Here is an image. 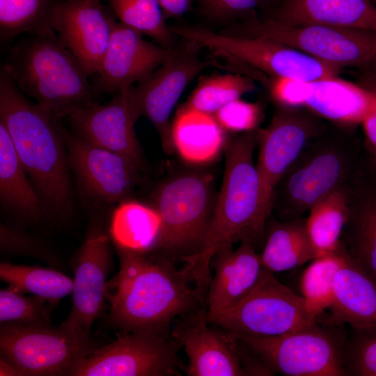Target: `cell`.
Wrapping results in <instances>:
<instances>
[{"label": "cell", "mask_w": 376, "mask_h": 376, "mask_svg": "<svg viewBox=\"0 0 376 376\" xmlns=\"http://www.w3.org/2000/svg\"><path fill=\"white\" fill-rule=\"evenodd\" d=\"M211 276L205 298L207 320L226 311L242 299L257 284L265 268L260 255L250 242H241L219 250L213 257Z\"/></svg>", "instance_id": "cell-22"}, {"label": "cell", "mask_w": 376, "mask_h": 376, "mask_svg": "<svg viewBox=\"0 0 376 376\" xmlns=\"http://www.w3.org/2000/svg\"><path fill=\"white\" fill-rule=\"evenodd\" d=\"M255 89L253 80L239 74L214 75L203 79L186 105L214 114L224 106Z\"/></svg>", "instance_id": "cell-34"}, {"label": "cell", "mask_w": 376, "mask_h": 376, "mask_svg": "<svg viewBox=\"0 0 376 376\" xmlns=\"http://www.w3.org/2000/svg\"><path fill=\"white\" fill-rule=\"evenodd\" d=\"M165 18L178 17L189 8L190 0H159Z\"/></svg>", "instance_id": "cell-43"}, {"label": "cell", "mask_w": 376, "mask_h": 376, "mask_svg": "<svg viewBox=\"0 0 376 376\" xmlns=\"http://www.w3.org/2000/svg\"><path fill=\"white\" fill-rule=\"evenodd\" d=\"M0 375L21 376L19 373L10 363L0 358Z\"/></svg>", "instance_id": "cell-44"}, {"label": "cell", "mask_w": 376, "mask_h": 376, "mask_svg": "<svg viewBox=\"0 0 376 376\" xmlns=\"http://www.w3.org/2000/svg\"><path fill=\"white\" fill-rule=\"evenodd\" d=\"M175 322L171 336L188 358V376L274 375L244 342L210 323L205 306Z\"/></svg>", "instance_id": "cell-9"}, {"label": "cell", "mask_w": 376, "mask_h": 376, "mask_svg": "<svg viewBox=\"0 0 376 376\" xmlns=\"http://www.w3.org/2000/svg\"><path fill=\"white\" fill-rule=\"evenodd\" d=\"M309 82L288 77H270L269 88L276 105L303 108Z\"/></svg>", "instance_id": "cell-40"}, {"label": "cell", "mask_w": 376, "mask_h": 376, "mask_svg": "<svg viewBox=\"0 0 376 376\" xmlns=\"http://www.w3.org/2000/svg\"><path fill=\"white\" fill-rule=\"evenodd\" d=\"M0 121L45 208L48 219L65 224L72 212V188L61 120L29 101L1 68Z\"/></svg>", "instance_id": "cell-2"}, {"label": "cell", "mask_w": 376, "mask_h": 376, "mask_svg": "<svg viewBox=\"0 0 376 376\" xmlns=\"http://www.w3.org/2000/svg\"><path fill=\"white\" fill-rule=\"evenodd\" d=\"M354 129L327 122L277 183L271 214L283 221L301 218L318 202L349 183L365 151Z\"/></svg>", "instance_id": "cell-5"}, {"label": "cell", "mask_w": 376, "mask_h": 376, "mask_svg": "<svg viewBox=\"0 0 376 376\" xmlns=\"http://www.w3.org/2000/svg\"><path fill=\"white\" fill-rule=\"evenodd\" d=\"M213 115L225 131L248 132L257 129L263 113L258 103L240 98L224 106Z\"/></svg>", "instance_id": "cell-39"}, {"label": "cell", "mask_w": 376, "mask_h": 376, "mask_svg": "<svg viewBox=\"0 0 376 376\" xmlns=\"http://www.w3.org/2000/svg\"><path fill=\"white\" fill-rule=\"evenodd\" d=\"M281 1H283V0H278V1H279L278 3L281 2Z\"/></svg>", "instance_id": "cell-46"}, {"label": "cell", "mask_w": 376, "mask_h": 376, "mask_svg": "<svg viewBox=\"0 0 376 376\" xmlns=\"http://www.w3.org/2000/svg\"><path fill=\"white\" fill-rule=\"evenodd\" d=\"M346 185L315 204L309 210L308 217L305 218L306 230L316 258L338 251L348 217Z\"/></svg>", "instance_id": "cell-30"}, {"label": "cell", "mask_w": 376, "mask_h": 376, "mask_svg": "<svg viewBox=\"0 0 376 376\" xmlns=\"http://www.w3.org/2000/svg\"><path fill=\"white\" fill-rule=\"evenodd\" d=\"M209 322L238 334L274 336L317 322L304 298L265 269L255 287L237 304Z\"/></svg>", "instance_id": "cell-12"}, {"label": "cell", "mask_w": 376, "mask_h": 376, "mask_svg": "<svg viewBox=\"0 0 376 376\" xmlns=\"http://www.w3.org/2000/svg\"><path fill=\"white\" fill-rule=\"evenodd\" d=\"M122 24L169 48L173 36L165 23L159 0H107Z\"/></svg>", "instance_id": "cell-33"}, {"label": "cell", "mask_w": 376, "mask_h": 376, "mask_svg": "<svg viewBox=\"0 0 376 376\" xmlns=\"http://www.w3.org/2000/svg\"><path fill=\"white\" fill-rule=\"evenodd\" d=\"M232 334L274 373L287 376H346L342 358L345 337L318 325L317 322L279 336Z\"/></svg>", "instance_id": "cell-11"}, {"label": "cell", "mask_w": 376, "mask_h": 376, "mask_svg": "<svg viewBox=\"0 0 376 376\" xmlns=\"http://www.w3.org/2000/svg\"><path fill=\"white\" fill-rule=\"evenodd\" d=\"M0 251L3 256H24L60 269L63 263L49 245L18 227L1 223Z\"/></svg>", "instance_id": "cell-38"}, {"label": "cell", "mask_w": 376, "mask_h": 376, "mask_svg": "<svg viewBox=\"0 0 376 376\" xmlns=\"http://www.w3.org/2000/svg\"><path fill=\"white\" fill-rule=\"evenodd\" d=\"M171 334L123 333L79 359L70 376H179L186 367Z\"/></svg>", "instance_id": "cell-13"}, {"label": "cell", "mask_w": 376, "mask_h": 376, "mask_svg": "<svg viewBox=\"0 0 376 376\" xmlns=\"http://www.w3.org/2000/svg\"><path fill=\"white\" fill-rule=\"evenodd\" d=\"M315 258L304 217L276 221L269 230L260 254L263 267L272 273L290 270Z\"/></svg>", "instance_id": "cell-29"}, {"label": "cell", "mask_w": 376, "mask_h": 376, "mask_svg": "<svg viewBox=\"0 0 376 376\" xmlns=\"http://www.w3.org/2000/svg\"><path fill=\"white\" fill-rule=\"evenodd\" d=\"M346 188L348 217L338 250L376 282V159L366 148Z\"/></svg>", "instance_id": "cell-21"}, {"label": "cell", "mask_w": 376, "mask_h": 376, "mask_svg": "<svg viewBox=\"0 0 376 376\" xmlns=\"http://www.w3.org/2000/svg\"><path fill=\"white\" fill-rule=\"evenodd\" d=\"M52 0H0V36L7 40L48 25Z\"/></svg>", "instance_id": "cell-35"}, {"label": "cell", "mask_w": 376, "mask_h": 376, "mask_svg": "<svg viewBox=\"0 0 376 376\" xmlns=\"http://www.w3.org/2000/svg\"><path fill=\"white\" fill-rule=\"evenodd\" d=\"M257 143L256 129L228 143L222 185L206 239L200 253L184 263L197 287L205 292L212 276L211 261L219 250L237 241L254 245L265 233L270 216L264 205L261 181L253 160Z\"/></svg>", "instance_id": "cell-3"}, {"label": "cell", "mask_w": 376, "mask_h": 376, "mask_svg": "<svg viewBox=\"0 0 376 376\" xmlns=\"http://www.w3.org/2000/svg\"><path fill=\"white\" fill-rule=\"evenodd\" d=\"M116 248L119 269L107 288L114 329L170 335L173 322L205 306L206 293L183 267L154 253Z\"/></svg>", "instance_id": "cell-1"}, {"label": "cell", "mask_w": 376, "mask_h": 376, "mask_svg": "<svg viewBox=\"0 0 376 376\" xmlns=\"http://www.w3.org/2000/svg\"><path fill=\"white\" fill-rule=\"evenodd\" d=\"M352 329L343 346L345 375L376 376V326Z\"/></svg>", "instance_id": "cell-37"}, {"label": "cell", "mask_w": 376, "mask_h": 376, "mask_svg": "<svg viewBox=\"0 0 376 376\" xmlns=\"http://www.w3.org/2000/svg\"><path fill=\"white\" fill-rule=\"evenodd\" d=\"M113 18L104 10L102 0H63L53 5L48 25L90 77L100 68Z\"/></svg>", "instance_id": "cell-18"}, {"label": "cell", "mask_w": 376, "mask_h": 376, "mask_svg": "<svg viewBox=\"0 0 376 376\" xmlns=\"http://www.w3.org/2000/svg\"><path fill=\"white\" fill-rule=\"evenodd\" d=\"M376 6V0H370Z\"/></svg>", "instance_id": "cell-45"}, {"label": "cell", "mask_w": 376, "mask_h": 376, "mask_svg": "<svg viewBox=\"0 0 376 376\" xmlns=\"http://www.w3.org/2000/svg\"><path fill=\"white\" fill-rule=\"evenodd\" d=\"M327 122L306 109L276 105L267 127L258 130L259 152L256 168L261 181L264 205L269 215L277 183L306 143L322 130Z\"/></svg>", "instance_id": "cell-16"}, {"label": "cell", "mask_w": 376, "mask_h": 376, "mask_svg": "<svg viewBox=\"0 0 376 376\" xmlns=\"http://www.w3.org/2000/svg\"><path fill=\"white\" fill-rule=\"evenodd\" d=\"M160 215L155 206L130 198L113 210L109 233L116 247L142 253L154 251L161 231Z\"/></svg>", "instance_id": "cell-28"}, {"label": "cell", "mask_w": 376, "mask_h": 376, "mask_svg": "<svg viewBox=\"0 0 376 376\" xmlns=\"http://www.w3.org/2000/svg\"><path fill=\"white\" fill-rule=\"evenodd\" d=\"M225 130L214 116L185 104L171 123L175 150L185 161L195 164L214 160L225 146Z\"/></svg>", "instance_id": "cell-26"}, {"label": "cell", "mask_w": 376, "mask_h": 376, "mask_svg": "<svg viewBox=\"0 0 376 376\" xmlns=\"http://www.w3.org/2000/svg\"><path fill=\"white\" fill-rule=\"evenodd\" d=\"M74 133L99 147L130 158L141 169L143 159L134 125L140 118L130 88L118 92L104 104L97 102L74 111L67 117Z\"/></svg>", "instance_id": "cell-20"}, {"label": "cell", "mask_w": 376, "mask_h": 376, "mask_svg": "<svg viewBox=\"0 0 376 376\" xmlns=\"http://www.w3.org/2000/svg\"><path fill=\"white\" fill-rule=\"evenodd\" d=\"M0 198L2 205L31 223L48 219L45 208L15 150L10 135L0 121Z\"/></svg>", "instance_id": "cell-27"}, {"label": "cell", "mask_w": 376, "mask_h": 376, "mask_svg": "<svg viewBox=\"0 0 376 376\" xmlns=\"http://www.w3.org/2000/svg\"><path fill=\"white\" fill-rule=\"evenodd\" d=\"M109 237L103 220L92 219L71 262L72 308L61 325L85 340L91 339L92 326L102 315L107 300V277L112 267Z\"/></svg>", "instance_id": "cell-14"}, {"label": "cell", "mask_w": 376, "mask_h": 376, "mask_svg": "<svg viewBox=\"0 0 376 376\" xmlns=\"http://www.w3.org/2000/svg\"><path fill=\"white\" fill-rule=\"evenodd\" d=\"M1 68L57 120L97 102L86 71L49 26L26 33L9 50Z\"/></svg>", "instance_id": "cell-4"}, {"label": "cell", "mask_w": 376, "mask_h": 376, "mask_svg": "<svg viewBox=\"0 0 376 376\" xmlns=\"http://www.w3.org/2000/svg\"><path fill=\"white\" fill-rule=\"evenodd\" d=\"M0 279L22 293L43 298L53 306L71 295L73 279L52 267L0 263Z\"/></svg>", "instance_id": "cell-31"}, {"label": "cell", "mask_w": 376, "mask_h": 376, "mask_svg": "<svg viewBox=\"0 0 376 376\" xmlns=\"http://www.w3.org/2000/svg\"><path fill=\"white\" fill-rule=\"evenodd\" d=\"M329 308L334 324L352 328L376 326V282L347 256L334 277Z\"/></svg>", "instance_id": "cell-25"}, {"label": "cell", "mask_w": 376, "mask_h": 376, "mask_svg": "<svg viewBox=\"0 0 376 376\" xmlns=\"http://www.w3.org/2000/svg\"><path fill=\"white\" fill-rule=\"evenodd\" d=\"M267 18L287 26L317 24L376 32V6L370 0H283Z\"/></svg>", "instance_id": "cell-23"}, {"label": "cell", "mask_w": 376, "mask_h": 376, "mask_svg": "<svg viewBox=\"0 0 376 376\" xmlns=\"http://www.w3.org/2000/svg\"><path fill=\"white\" fill-rule=\"evenodd\" d=\"M376 103V94L359 83L333 76L309 82L303 108L325 121L355 128Z\"/></svg>", "instance_id": "cell-24"}, {"label": "cell", "mask_w": 376, "mask_h": 376, "mask_svg": "<svg viewBox=\"0 0 376 376\" xmlns=\"http://www.w3.org/2000/svg\"><path fill=\"white\" fill-rule=\"evenodd\" d=\"M346 256L340 251L317 257L303 272L300 279L301 297L311 315L318 318L333 301L334 281Z\"/></svg>", "instance_id": "cell-32"}, {"label": "cell", "mask_w": 376, "mask_h": 376, "mask_svg": "<svg viewBox=\"0 0 376 376\" xmlns=\"http://www.w3.org/2000/svg\"><path fill=\"white\" fill-rule=\"evenodd\" d=\"M359 84L376 94V70L360 72ZM363 130V146L376 159V103L361 124Z\"/></svg>", "instance_id": "cell-42"}, {"label": "cell", "mask_w": 376, "mask_h": 376, "mask_svg": "<svg viewBox=\"0 0 376 376\" xmlns=\"http://www.w3.org/2000/svg\"><path fill=\"white\" fill-rule=\"evenodd\" d=\"M217 197L213 178L207 173H184L162 184L155 203L161 231L151 253L184 263L197 256L206 239Z\"/></svg>", "instance_id": "cell-6"}, {"label": "cell", "mask_w": 376, "mask_h": 376, "mask_svg": "<svg viewBox=\"0 0 376 376\" xmlns=\"http://www.w3.org/2000/svg\"><path fill=\"white\" fill-rule=\"evenodd\" d=\"M274 0H201L204 10L220 19L254 16L258 8L265 7Z\"/></svg>", "instance_id": "cell-41"}, {"label": "cell", "mask_w": 376, "mask_h": 376, "mask_svg": "<svg viewBox=\"0 0 376 376\" xmlns=\"http://www.w3.org/2000/svg\"><path fill=\"white\" fill-rule=\"evenodd\" d=\"M69 167L81 192L100 203L129 198L139 183V167L127 157L93 145L61 123Z\"/></svg>", "instance_id": "cell-17"}, {"label": "cell", "mask_w": 376, "mask_h": 376, "mask_svg": "<svg viewBox=\"0 0 376 376\" xmlns=\"http://www.w3.org/2000/svg\"><path fill=\"white\" fill-rule=\"evenodd\" d=\"M187 42L185 48L173 51L171 56L151 75L130 88L139 116H146L152 123L164 152L169 154L175 150L171 113L189 84L212 64L211 61L200 58L198 44Z\"/></svg>", "instance_id": "cell-15"}, {"label": "cell", "mask_w": 376, "mask_h": 376, "mask_svg": "<svg viewBox=\"0 0 376 376\" xmlns=\"http://www.w3.org/2000/svg\"><path fill=\"white\" fill-rule=\"evenodd\" d=\"M10 286L0 290V323L52 324L53 306L43 298L26 297Z\"/></svg>", "instance_id": "cell-36"}, {"label": "cell", "mask_w": 376, "mask_h": 376, "mask_svg": "<svg viewBox=\"0 0 376 376\" xmlns=\"http://www.w3.org/2000/svg\"><path fill=\"white\" fill-rule=\"evenodd\" d=\"M173 36L206 47L215 54L269 75L306 81L338 76L339 70L279 42L261 36L214 33L205 29L173 26Z\"/></svg>", "instance_id": "cell-8"}, {"label": "cell", "mask_w": 376, "mask_h": 376, "mask_svg": "<svg viewBox=\"0 0 376 376\" xmlns=\"http://www.w3.org/2000/svg\"><path fill=\"white\" fill-rule=\"evenodd\" d=\"M227 33L272 39L339 70H376L375 31L317 24L287 26L253 16L228 29Z\"/></svg>", "instance_id": "cell-7"}, {"label": "cell", "mask_w": 376, "mask_h": 376, "mask_svg": "<svg viewBox=\"0 0 376 376\" xmlns=\"http://www.w3.org/2000/svg\"><path fill=\"white\" fill-rule=\"evenodd\" d=\"M142 35L113 18L107 51L91 82L97 96L113 95L132 87L171 56L172 50L146 40Z\"/></svg>", "instance_id": "cell-19"}, {"label": "cell", "mask_w": 376, "mask_h": 376, "mask_svg": "<svg viewBox=\"0 0 376 376\" xmlns=\"http://www.w3.org/2000/svg\"><path fill=\"white\" fill-rule=\"evenodd\" d=\"M97 347L61 325L0 323V358L21 376H70Z\"/></svg>", "instance_id": "cell-10"}]
</instances>
